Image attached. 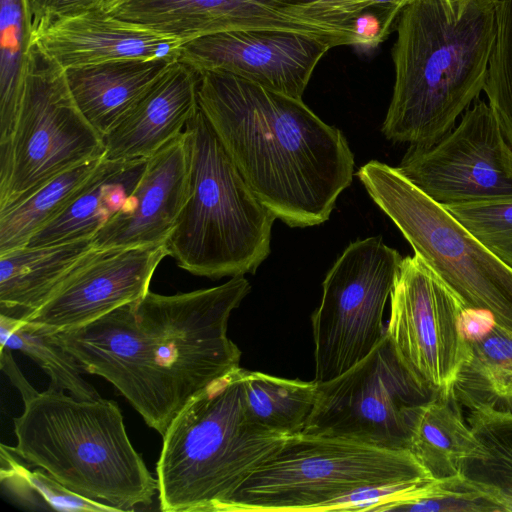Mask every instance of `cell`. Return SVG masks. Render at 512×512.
<instances>
[{"instance_id":"83f0119b","label":"cell","mask_w":512,"mask_h":512,"mask_svg":"<svg viewBox=\"0 0 512 512\" xmlns=\"http://www.w3.org/2000/svg\"><path fill=\"white\" fill-rule=\"evenodd\" d=\"M0 484L17 504L29 510L65 512H114L116 508L85 498L58 482L39 468L29 465L9 446L0 448Z\"/></svg>"},{"instance_id":"8992f818","label":"cell","mask_w":512,"mask_h":512,"mask_svg":"<svg viewBox=\"0 0 512 512\" xmlns=\"http://www.w3.org/2000/svg\"><path fill=\"white\" fill-rule=\"evenodd\" d=\"M187 200L167 240L177 265L219 279L255 273L270 253L275 215L257 198L200 110L184 130Z\"/></svg>"},{"instance_id":"4fadbf2b","label":"cell","mask_w":512,"mask_h":512,"mask_svg":"<svg viewBox=\"0 0 512 512\" xmlns=\"http://www.w3.org/2000/svg\"><path fill=\"white\" fill-rule=\"evenodd\" d=\"M397 168L443 207L512 199V149L483 100L435 143L410 146Z\"/></svg>"},{"instance_id":"d6986e66","label":"cell","mask_w":512,"mask_h":512,"mask_svg":"<svg viewBox=\"0 0 512 512\" xmlns=\"http://www.w3.org/2000/svg\"><path fill=\"white\" fill-rule=\"evenodd\" d=\"M199 74L177 60L135 106L103 136L111 160L150 158L179 136L199 109Z\"/></svg>"},{"instance_id":"9c48e42d","label":"cell","mask_w":512,"mask_h":512,"mask_svg":"<svg viewBox=\"0 0 512 512\" xmlns=\"http://www.w3.org/2000/svg\"><path fill=\"white\" fill-rule=\"evenodd\" d=\"M103 156V139L78 109L65 69L30 38L14 131L0 145V210L69 168Z\"/></svg>"},{"instance_id":"8fae6325","label":"cell","mask_w":512,"mask_h":512,"mask_svg":"<svg viewBox=\"0 0 512 512\" xmlns=\"http://www.w3.org/2000/svg\"><path fill=\"white\" fill-rule=\"evenodd\" d=\"M433 397L403 365L385 332L365 358L338 377L318 383L302 433L408 449L419 411Z\"/></svg>"},{"instance_id":"2e32d148","label":"cell","mask_w":512,"mask_h":512,"mask_svg":"<svg viewBox=\"0 0 512 512\" xmlns=\"http://www.w3.org/2000/svg\"><path fill=\"white\" fill-rule=\"evenodd\" d=\"M299 0H104L100 8L119 19L186 41L231 30L276 29L353 45L345 29L294 14Z\"/></svg>"},{"instance_id":"1f68e13d","label":"cell","mask_w":512,"mask_h":512,"mask_svg":"<svg viewBox=\"0 0 512 512\" xmlns=\"http://www.w3.org/2000/svg\"><path fill=\"white\" fill-rule=\"evenodd\" d=\"M444 208L494 256L512 269V199Z\"/></svg>"},{"instance_id":"d6a6232c","label":"cell","mask_w":512,"mask_h":512,"mask_svg":"<svg viewBox=\"0 0 512 512\" xmlns=\"http://www.w3.org/2000/svg\"><path fill=\"white\" fill-rule=\"evenodd\" d=\"M390 511L502 512L501 508L461 476L440 481L426 497L400 503Z\"/></svg>"},{"instance_id":"4316f807","label":"cell","mask_w":512,"mask_h":512,"mask_svg":"<svg viewBox=\"0 0 512 512\" xmlns=\"http://www.w3.org/2000/svg\"><path fill=\"white\" fill-rule=\"evenodd\" d=\"M245 408L255 423L288 436L301 434L313 411L318 382L243 369Z\"/></svg>"},{"instance_id":"44dd1931","label":"cell","mask_w":512,"mask_h":512,"mask_svg":"<svg viewBox=\"0 0 512 512\" xmlns=\"http://www.w3.org/2000/svg\"><path fill=\"white\" fill-rule=\"evenodd\" d=\"M148 159L111 160L104 156L73 200L25 246L93 238L126 205Z\"/></svg>"},{"instance_id":"52a82bcc","label":"cell","mask_w":512,"mask_h":512,"mask_svg":"<svg viewBox=\"0 0 512 512\" xmlns=\"http://www.w3.org/2000/svg\"><path fill=\"white\" fill-rule=\"evenodd\" d=\"M433 478L408 449L311 434L290 436L219 512H320L362 486Z\"/></svg>"},{"instance_id":"f546056e","label":"cell","mask_w":512,"mask_h":512,"mask_svg":"<svg viewBox=\"0 0 512 512\" xmlns=\"http://www.w3.org/2000/svg\"><path fill=\"white\" fill-rule=\"evenodd\" d=\"M1 2L0 145H3L10 140L17 120L32 28L30 0Z\"/></svg>"},{"instance_id":"836d02e7","label":"cell","mask_w":512,"mask_h":512,"mask_svg":"<svg viewBox=\"0 0 512 512\" xmlns=\"http://www.w3.org/2000/svg\"><path fill=\"white\" fill-rule=\"evenodd\" d=\"M411 0H299L294 14L311 22L353 30L350 20L367 8L380 4L407 5ZM355 36V35H354Z\"/></svg>"},{"instance_id":"3957f363","label":"cell","mask_w":512,"mask_h":512,"mask_svg":"<svg viewBox=\"0 0 512 512\" xmlns=\"http://www.w3.org/2000/svg\"><path fill=\"white\" fill-rule=\"evenodd\" d=\"M395 29V81L381 130L393 142L428 146L447 134L483 91L495 3L411 0Z\"/></svg>"},{"instance_id":"e575fe53","label":"cell","mask_w":512,"mask_h":512,"mask_svg":"<svg viewBox=\"0 0 512 512\" xmlns=\"http://www.w3.org/2000/svg\"><path fill=\"white\" fill-rule=\"evenodd\" d=\"M400 4H380L365 9L350 20L355 35L356 46L375 48L396 28L400 12L404 8Z\"/></svg>"},{"instance_id":"30bf717a","label":"cell","mask_w":512,"mask_h":512,"mask_svg":"<svg viewBox=\"0 0 512 512\" xmlns=\"http://www.w3.org/2000/svg\"><path fill=\"white\" fill-rule=\"evenodd\" d=\"M402 260L376 236L350 243L330 268L311 316L315 381L338 377L382 340L383 312Z\"/></svg>"},{"instance_id":"d4e9b609","label":"cell","mask_w":512,"mask_h":512,"mask_svg":"<svg viewBox=\"0 0 512 512\" xmlns=\"http://www.w3.org/2000/svg\"><path fill=\"white\" fill-rule=\"evenodd\" d=\"M467 422L478 446L461 462L460 476L512 512V415L471 411Z\"/></svg>"},{"instance_id":"5b68a950","label":"cell","mask_w":512,"mask_h":512,"mask_svg":"<svg viewBox=\"0 0 512 512\" xmlns=\"http://www.w3.org/2000/svg\"><path fill=\"white\" fill-rule=\"evenodd\" d=\"M162 437L156 463L160 509L219 512L290 436L248 417L239 367L191 397Z\"/></svg>"},{"instance_id":"7a4b0ae2","label":"cell","mask_w":512,"mask_h":512,"mask_svg":"<svg viewBox=\"0 0 512 512\" xmlns=\"http://www.w3.org/2000/svg\"><path fill=\"white\" fill-rule=\"evenodd\" d=\"M198 74L199 108L257 198L290 227L328 220L354 174L343 133L302 99L224 71Z\"/></svg>"},{"instance_id":"4dcf8cb0","label":"cell","mask_w":512,"mask_h":512,"mask_svg":"<svg viewBox=\"0 0 512 512\" xmlns=\"http://www.w3.org/2000/svg\"><path fill=\"white\" fill-rule=\"evenodd\" d=\"M495 39L483 92L512 149V0H494Z\"/></svg>"},{"instance_id":"484cf974","label":"cell","mask_w":512,"mask_h":512,"mask_svg":"<svg viewBox=\"0 0 512 512\" xmlns=\"http://www.w3.org/2000/svg\"><path fill=\"white\" fill-rule=\"evenodd\" d=\"M103 157L56 175L14 204L0 210V254L27 245L80 192Z\"/></svg>"},{"instance_id":"d590c367","label":"cell","mask_w":512,"mask_h":512,"mask_svg":"<svg viewBox=\"0 0 512 512\" xmlns=\"http://www.w3.org/2000/svg\"><path fill=\"white\" fill-rule=\"evenodd\" d=\"M104 0H30L32 34L52 21L98 8Z\"/></svg>"},{"instance_id":"603a6c76","label":"cell","mask_w":512,"mask_h":512,"mask_svg":"<svg viewBox=\"0 0 512 512\" xmlns=\"http://www.w3.org/2000/svg\"><path fill=\"white\" fill-rule=\"evenodd\" d=\"M482 329L465 328L468 354L453 384L460 405L471 411L512 415V333L485 315Z\"/></svg>"},{"instance_id":"7c38bea8","label":"cell","mask_w":512,"mask_h":512,"mask_svg":"<svg viewBox=\"0 0 512 512\" xmlns=\"http://www.w3.org/2000/svg\"><path fill=\"white\" fill-rule=\"evenodd\" d=\"M390 303L386 334L403 365L433 395L453 394L468 354L459 297L414 253L401 262Z\"/></svg>"},{"instance_id":"ac0fdd59","label":"cell","mask_w":512,"mask_h":512,"mask_svg":"<svg viewBox=\"0 0 512 512\" xmlns=\"http://www.w3.org/2000/svg\"><path fill=\"white\" fill-rule=\"evenodd\" d=\"M61 67L124 59L178 60L187 41L94 8L58 18L31 35Z\"/></svg>"},{"instance_id":"277c9868","label":"cell","mask_w":512,"mask_h":512,"mask_svg":"<svg viewBox=\"0 0 512 512\" xmlns=\"http://www.w3.org/2000/svg\"><path fill=\"white\" fill-rule=\"evenodd\" d=\"M10 449L69 490L132 511L150 505L158 485L130 442L115 401L78 399L64 391L34 390L22 397Z\"/></svg>"},{"instance_id":"f1b7e54d","label":"cell","mask_w":512,"mask_h":512,"mask_svg":"<svg viewBox=\"0 0 512 512\" xmlns=\"http://www.w3.org/2000/svg\"><path fill=\"white\" fill-rule=\"evenodd\" d=\"M1 346L30 357L49 377V389L78 399H97V390L83 377L76 359L32 322L0 314Z\"/></svg>"},{"instance_id":"6da1fadb","label":"cell","mask_w":512,"mask_h":512,"mask_svg":"<svg viewBox=\"0 0 512 512\" xmlns=\"http://www.w3.org/2000/svg\"><path fill=\"white\" fill-rule=\"evenodd\" d=\"M250 291L244 275L174 295L149 291L82 326L43 332L83 372L110 382L163 436L191 397L240 367L228 321Z\"/></svg>"},{"instance_id":"e0dca14e","label":"cell","mask_w":512,"mask_h":512,"mask_svg":"<svg viewBox=\"0 0 512 512\" xmlns=\"http://www.w3.org/2000/svg\"><path fill=\"white\" fill-rule=\"evenodd\" d=\"M189 184V149L183 131L148 159L126 205L93 236V248L167 242L187 200Z\"/></svg>"},{"instance_id":"7402d4cb","label":"cell","mask_w":512,"mask_h":512,"mask_svg":"<svg viewBox=\"0 0 512 512\" xmlns=\"http://www.w3.org/2000/svg\"><path fill=\"white\" fill-rule=\"evenodd\" d=\"M93 248L92 238L22 246L0 254V314L23 320L37 310Z\"/></svg>"},{"instance_id":"cb8c5ba5","label":"cell","mask_w":512,"mask_h":512,"mask_svg":"<svg viewBox=\"0 0 512 512\" xmlns=\"http://www.w3.org/2000/svg\"><path fill=\"white\" fill-rule=\"evenodd\" d=\"M478 443L454 394L435 396L417 416L408 450L436 480L460 476L461 462Z\"/></svg>"},{"instance_id":"ba28073f","label":"cell","mask_w":512,"mask_h":512,"mask_svg":"<svg viewBox=\"0 0 512 512\" xmlns=\"http://www.w3.org/2000/svg\"><path fill=\"white\" fill-rule=\"evenodd\" d=\"M372 200L417 254L459 297L512 333V269L397 167L372 160L356 173Z\"/></svg>"},{"instance_id":"9a60e30c","label":"cell","mask_w":512,"mask_h":512,"mask_svg":"<svg viewBox=\"0 0 512 512\" xmlns=\"http://www.w3.org/2000/svg\"><path fill=\"white\" fill-rule=\"evenodd\" d=\"M335 46L329 40L293 31L231 30L187 41L178 60L198 73L224 71L302 99L317 64Z\"/></svg>"},{"instance_id":"ffe728a7","label":"cell","mask_w":512,"mask_h":512,"mask_svg":"<svg viewBox=\"0 0 512 512\" xmlns=\"http://www.w3.org/2000/svg\"><path fill=\"white\" fill-rule=\"evenodd\" d=\"M177 60L124 59L70 67L65 75L85 119L103 138Z\"/></svg>"},{"instance_id":"5bb4252c","label":"cell","mask_w":512,"mask_h":512,"mask_svg":"<svg viewBox=\"0 0 512 512\" xmlns=\"http://www.w3.org/2000/svg\"><path fill=\"white\" fill-rule=\"evenodd\" d=\"M168 255L167 242L92 248L49 298L23 320L48 333L87 324L144 297L156 268Z\"/></svg>"}]
</instances>
